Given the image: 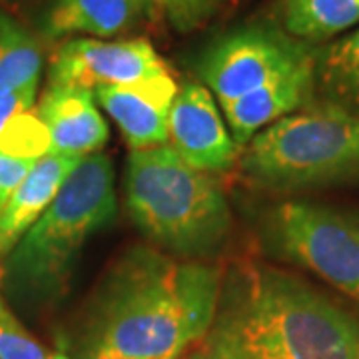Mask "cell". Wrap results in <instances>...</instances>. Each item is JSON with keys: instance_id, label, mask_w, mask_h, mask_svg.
<instances>
[{"instance_id": "1", "label": "cell", "mask_w": 359, "mask_h": 359, "mask_svg": "<svg viewBox=\"0 0 359 359\" xmlns=\"http://www.w3.org/2000/svg\"><path fill=\"white\" fill-rule=\"evenodd\" d=\"M224 269L152 245H130L106 268L78 320V359H184L218 306Z\"/></svg>"}, {"instance_id": "2", "label": "cell", "mask_w": 359, "mask_h": 359, "mask_svg": "<svg viewBox=\"0 0 359 359\" xmlns=\"http://www.w3.org/2000/svg\"><path fill=\"white\" fill-rule=\"evenodd\" d=\"M184 359H359V320L290 271L238 264Z\"/></svg>"}, {"instance_id": "3", "label": "cell", "mask_w": 359, "mask_h": 359, "mask_svg": "<svg viewBox=\"0 0 359 359\" xmlns=\"http://www.w3.org/2000/svg\"><path fill=\"white\" fill-rule=\"evenodd\" d=\"M116 210L110 158L100 152L84 156L50 205L8 252L0 276L6 294L34 304L60 297L84 245L114 222Z\"/></svg>"}, {"instance_id": "4", "label": "cell", "mask_w": 359, "mask_h": 359, "mask_svg": "<svg viewBox=\"0 0 359 359\" xmlns=\"http://www.w3.org/2000/svg\"><path fill=\"white\" fill-rule=\"evenodd\" d=\"M124 198L134 226L170 256L210 259L228 242L231 210L224 188L170 144L130 150Z\"/></svg>"}, {"instance_id": "5", "label": "cell", "mask_w": 359, "mask_h": 359, "mask_svg": "<svg viewBox=\"0 0 359 359\" xmlns=\"http://www.w3.org/2000/svg\"><path fill=\"white\" fill-rule=\"evenodd\" d=\"M248 182L276 192H302L359 180V114L309 102L257 132L240 150Z\"/></svg>"}, {"instance_id": "6", "label": "cell", "mask_w": 359, "mask_h": 359, "mask_svg": "<svg viewBox=\"0 0 359 359\" xmlns=\"http://www.w3.org/2000/svg\"><path fill=\"white\" fill-rule=\"evenodd\" d=\"M262 242L273 257L309 269L359 304V210L283 200L262 222Z\"/></svg>"}, {"instance_id": "7", "label": "cell", "mask_w": 359, "mask_h": 359, "mask_svg": "<svg viewBox=\"0 0 359 359\" xmlns=\"http://www.w3.org/2000/svg\"><path fill=\"white\" fill-rule=\"evenodd\" d=\"M313 46L273 25H250L216 39L202 54L198 72L219 106L294 70L313 56Z\"/></svg>"}, {"instance_id": "8", "label": "cell", "mask_w": 359, "mask_h": 359, "mask_svg": "<svg viewBox=\"0 0 359 359\" xmlns=\"http://www.w3.org/2000/svg\"><path fill=\"white\" fill-rule=\"evenodd\" d=\"M168 72L166 62L146 39H72L62 42L50 60V86L94 92Z\"/></svg>"}, {"instance_id": "9", "label": "cell", "mask_w": 359, "mask_h": 359, "mask_svg": "<svg viewBox=\"0 0 359 359\" xmlns=\"http://www.w3.org/2000/svg\"><path fill=\"white\" fill-rule=\"evenodd\" d=\"M168 140L200 172L222 174L240 160V148L219 114L212 92L200 82H186L168 112Z\"/></svg>"}, {"instance_id": "10", "label": "cell", "mask_w": 359, "mask_h": 359, "mask_svg": "<svg viewBox=\"0 0 359 359\" xmlns=\"http://www.w3.org/2000/svg\"><path fill=\"white\" fill-rule=\"evenodd\" d=\"M176 94L178 86L170 72L94 90L96 104H100L118 124L130 150L166 144L168 112Z\"/></svg>"}, {"instance_id": "11", "label": "cell", "mask_w": 359, "mask_h": 359, "mask_svg": "<svg viewBox=\"0 0 359 359\" xmlns=\"http://www.w3.org/2000/svg\"><path fill=\"white\" fill-rule=\"evenodd\" d=\"M316 52V50H313ZM316 94V74H313V56L295 66L294 70L271 82L259 86L233 102L222 106L226 126L230 130L236 146L242 150L257 132L268 128L283 116L313 102Z\"/></svg>"}, {"instance_id": "12", "label": "cell", "mask_w": 359, "mask_h": 359, "mask_svg": "<svg viewBox=\"0 0 359 359\" xmlns=\"http://www.w3.org/2000/svg\"><path fill=\"white\" fill-rule=\"evenodd\" d=\"M36 114L50 132V154H96L108 142V124L94 92L74 86H50L40 96Z\"/></svg>"}, {"instance_id": "13", "label": "cell", "mask_w": 359, "mask_h": 359, "mask_svg": "<svg viewBox=\"0 0 359 359\" xmlns=\"http://www.w3.org/2000/svg\"><path fill=\"white\" fill-rule=\"evenodd\" d=\"M80 160L74 156L46 154L34 162L0 212V256H8L25 231L42 216Z\"/></svg>"}, {"instance_id": "14", "label": "cell", "mask_w": 359, "mask_h": 359, "mask_svg": "<svg viewBox=\"0 0 359 359\" xmlns=\"http://www.w3.org/2000/svg\"><path fill=\"white\" fill-rule=\"evenodd\" d=\"M144 11L142 0H58L46 14L44 32L50 39L70 34L110 39L130 30Z\"/></svg>"}, {"instance_id": "15", "label": "cell", "mask_w": 359, "mask_h": 359, "mask_svg": "<svg viewBox=\"0 0 359 359\" xmlns=\"http://www.w3.org/2000/svg\"><path fill=\"white\" fill-rule=\"evenodd\" d=\"M316 92L359 114V28L313 52Z\"/></svg>"}, {"instance_id": "16", "label": "cell", "mask_w": 359, "mask_h": 359, "mask_svg": "<svg viewBox=\"0 0 359 359\" xmlns=\"http://www.w3.org/2000/svg\"><path fill=\"white\" fill-rule=\"evenodd\" d=\"M359 25V0H283L282 28L294 39L316 44Z\"/></svg>"}, {"instance_id": "17", "label": "cell", "mask_w": 359, "mask_h": 359, "mask_svg": "<svg viewBox=\"0 0 359 359\" xmlns=\"http://www.w3.org/2000/svg\"><path fill=\"white\" fill-rule=\"evenodd\" d=\"M42 50L25 26L0 11V94L36 82Z\"/></svg>"}, {"instance_id": "18", "label": "cell", "mask_w": 359, "mask_h": 359, "mask_svg": "<svg viewBox=\"0 0 359 359\" xmlns=\"http://www.w3.org/2000/svg\"><path fill=\"white\" fill-rule=\"evenodd\" d=\"M0 152L22 160H39L50 154V132L36 112H20L0 132Z\"/></svg>"}, {"instance_id": "19", "label": "cell", "mask_w": 359, "mask_h": 359, "mask_svg": "<svg viewBox=\"0 0 359 359\" xmlns=\"http://www.w3.org/2000/svg\"><path fill=\"white\" fill-rule=\"evenodd\" d=\"M0 359H48L26 327L16 320L13 309L0 297Z\"/></svg>"}, {"instance_id": "20", "label": "cell", "mask_w": 359, "mask_h": 359, "mask_svg": "<svg viewBox=\"0 0 359 359\" xmlns=\"http://www.w3.org/2000/svg\"><path fill=\"white\" fill-rule=\"evenodd\" d=\"M216 0H146V11H160L178 26L192 28L210 14Z\"/></svg>"}, {"instance_id": "21", "label": "cell", "mask_w": 359, "mask_h": 359, "mask_svg": "<svg viewBox=\"0 0 359 359\" xmlns=\"http://www.w3.org/2000/svg\"><path fill=\"white\" fill-rule=\"evenodd\" d=\"M34 162L36 160H22V158H13L0 152V212L11 200L18 184L26 178L30 168L34 166Z\"/></svg>"}, {"instance_id": "22", "label": "cell", "mask_w": 359, "mask_h": 359, "mask_svg": "<svg viewBox=\"0 0 359 359\" xmlns=\"http://www.w3.org/2000/svg\"><path fill=\"white\" fill-rule=\"evenodd\" d=\"M36 90H39V80L30 82L26 86H20V88L0 94V132L13 120L14 116L32 108V104L36 100Z\"/></svg>"}, {"instance_id": "23", "label": "cell", "mask_w": 359, "mask_h": 359, "mask_svg": "<svg viewBox=\"0 0 359 359\" xmlns=\"http://www.w3.org/2000/svg\"><path fill=\"white\" fill-rule=\"evenodd\" d=\"M50 359H68V358H65V355H54V358H50Z\"/></svg>"}]
</instances>
